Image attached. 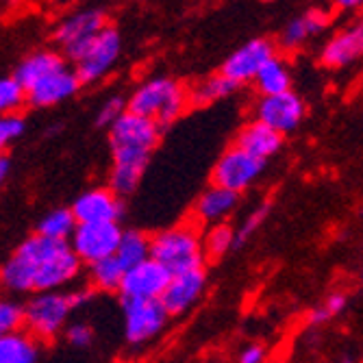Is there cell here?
Wrapping results in <instances>:
<instances>
[{
	"mask_svg": "<svg viewBox=\"0 0 363 363\" xmlns=\"http://www.w3.org/2000/svg\"><path fill=\"white\" fill-rule=\"evenodd\" d=\"M170 313L161 301H122L124 340L130 346H144L157 340L168 326Z\"/></svg>",
	"mask_w": 363,
	"mask_h": 363,
	"instance_id": "obj_7",
	"label": "cell"
},
{
	"mask_svg": "<svg viewBox=\"0 0 363 363\" xmlns=\"http://www.w3.org/2000/svg\"><path fill=\"white\" fill-rule=\"evenodd\" d=\"M148 166H140V163H111V172H109V187L120 196L128 198L133 194L140 183L144 181Z\"/></svg>",
	"mask_w": 363,
	"mask_h": 363,
	"instance_id": "obj_28",
	"label": "cell"
},
{
	"mask_svg": "<svg viewBox=\"0 0 363 363\" xmlns=\"http://www.w3.org/2000/svg\"><path fill=\"white\" fill-rule=\"evenodd\" d=\"M87 301L89 289L85 287L33 294L24 303V328L40 342L55 340L63 335V331L72 322L74 311L81 309Z\"/></svg>",
	"mask_w": 363,
	"mask_h": 363,
	"instance_id": "obj_2",
	"label": "cell"
},
{
	"mask_svg": "<svg viewBox=\"0 0 363 363\" xmlns=\"http://www.w3.org/2000/svg\"><path fill=\"white\" fill-rule=\"evenodd\" d=\"M266 359H268V350L261 344H248L238 354V363H266Z\"/></svg>",
	"mask_w": 363,
	"mask_h": 363,
	"instance_id": "obj_37",
	"label": "cell"
},
{
	"mask_svg": "<svg viewBox=\"0 0 363 363\" xmlns=\"http://www.w3.org/2000/svg\"><path fill=\"white\" fill-rule=\"evenodd\" d=\"M128 111V98L116 94V96H109L107 101L101 105L96 113V126H105V128H111L124 113Z\"/></svg>",
	"mask_w": 363,
	"mask_h": 363,
	"instance_id": "obj_35",
	"label": "cell"
},
{
	"mask_svg": "<svg viewBox=\"0 0 363 363\" xmlns=\"http://www.w3.org/2000/svg\"><path fill=\"white\" fill-rule=\"evenodd\" d=\"M150 246H152V238L146 235L144 230L126 228L118 244L116 257L120 259V263L126 270H130L140 266V263H144L146 259H150Z\"/></svg>",
	"mask_w": 363,
	"mask_h": 363,
	"instance_id": "obj_26",
	"label": "cell"
},
{
	"mask_svg": "<svg viewBox=\"0 0 363 363\" xmlns=\"http://www.w3.org/2000/svg\"><path fill=\"white\" fill-rule=\"evenodd\" d=\"M277 55V44L270 38H252L224 59L220 72L242 87L244 83H252L263 65Z\"/></svg>",
	"mask_w": 363,
	"mask_h": 363,
	"instance_id": "obj_12",
	"label": "cell"
},
{
	"mask_svg": "<svg viewBox=\"0 0 363 363\" xmlns=\"http://www.w3.org/2000/svg\"><path fill=\"white\" fill-rule=\"evenodd\" d=\"M170 279L172 274L166 268L159 266L155 259H146L126 272L118 294L122 301H161Z\"/></svg>",
	"mask_w": 363,
	"mask_h": 363,
	"instance_id": "obj_14",
	"label": "cell"
},
{
	"mask_svg": "<svg viewBox=\"0 0 363 363\" xmlns=\"http://www.w3.org/2000/svg\"><path fill=\"white\" fill-rule=\"evenodd\" d=\"M26 130V122L20 113L0 116V155L9 150Z\"/></svg>",
	"mask_w": 363,
	"mask_h": 363,
	"instance_id": "obj_34",
	"label": "cell"
},
{
	"mask_svg": "<svg viewBox=\"0 0 363 363\" xmlns=\"http://www.w3.org/2000/svg\"><path fill=\"white\" fill-rule=\"evenodd\" d=\"M24 103H26V89L13 77L0 79V116L18 113V109Z\"/></svg>",
	"mask_w": 363,
	"mask_h": 363,
	"instance_id": "obj_32",
	"label": "cell"
},
{
	"mask_svg": "<svg viewBox=\"0 0 363 363\" xmlns=\"http://www.w3.org/2000/svg\"><path fill=\"white\" fill-rule=\"evenodd\" d=\"M207 289V272L203 270H191L183 272L170 279L166 291L161 296V303L170 313V318L183 315L189 309L196 307V303L203 298V294Z\"/></svg>",
	"mask_w": 363,
	"mask_h": 363,
	"instance_id": "obj_17",
	"label": "cell"
},
{
	"mask_svg": "<svg viewBox=\"0 0 363 363\" xmlns=\"http://www.w3.org/2000/svg\"><path fill=\"white\" fill-rule=\"evenodd\" d=\"M83 87L79 74L68 63H63L61 68L46 74L42 81H38L30 89H26V103L35 109H48L63 101L72 98Z\"/></svg>",
	"mask_w": 363,
	"mask_h": 363,
	"instance_id": "obj_15",
	"label": "cell"
},
{
	"mask_svg": "<svg viewBox=\"0 0 363 363\" xmlns=\"http://www.w3.org/2000/svg\"><path fill=\"white\" fill-rule=\"evenodd\" d=\"M126 268L120 263V259L113 255L109 259H103L87 268V281L98 291H120L122 281L126 277Z\"/></svg>",
	"mask_w": 363,
	"mask_h": 363,
	"instance_id": "obj_27",
	"label": "cell"
},
{
	"mask_svg": "<svg viewBox=\"0 0 363 363\" xmlns=\"http://www.w3.org/2000/svg\"><path fill=\"white\" fill-rule=\"evenodd\" d=\"M363 57V16H359L350 26L337 30L326 40L320 50V61L324 68L340 70Z\"/></svg>",
	"mask_w": 363,
	"mask_h": 363,
	"instance_id": "obj_16",
	"label": "cell"
},
{
	"mask_svg": "<svg viewBox=\"0 0 363 363\" xmlns=\"http://www.w3.org/2000/svg\"><path fill=\"white\" fill-rule=\"evenodd\" d=\"M72 213L79 224L113 222L120 224L124 216V198H120L109 185L85 189L72 203Z\"/></svg>",
	"mask_w": 363,
	"mask_h": 363,
	"instance_id": "obj_13",
	"label": "cell"
},
{
	"mask_svg": "<svg viewBox=\"0 0 363 363\" xmlns=\"http://www.w3.org/2000/svg\"><path fill=\"white\" fill-rule=\"evenodd\" d=\"M252 87L257 89L259 96H279L291 91V72L287 61L281 55L270 59L252 81Z\"/></svg>",
	"mask_w": 363,
	"mask_h": 363,
	"instance_id": "obj_24",
	"label": "cell"
},
{
	"mask_svg": "<svg viewBox=\"0 0 363 363\" xmlns=\"http://www.w3.org/2000/svg\"><path fill=\"white\" fill-rule=\"evenodd\" d=\"M205 242V255L207 259H222L228 252H233L238 248V235H235V228L230 224H216L209 226L203 235Z\"/></svg>",
	"mask_w": 363,
	"mask_h": 363,
	"instance_id": "obj_29",
	"label": "cell"
},
{
	"mask_svg": "<svg viewBox=\"0 0 363 363\" xmlns=\"http://www.w3.org/2000/svg\"><path fill=\"white\" fill-rule=\"evenodd\" d=\"M359 281L363 283V268H361V272H359Z\"/></svg>",
	"mask_w": 363,
	"mask_h": 363,
	"instance_id": "obj_40",
	"label": "cell"
},
{
	"mask_svg": "<svg viewBox=\"0 0 363 363\" xmlns=\"http://www.w3.org/2000/svg\"><path fill=\"white\" fill-rule=\"evenodd\" d=\"M189 107V87L174 77H152L128 96V111L152 120L163 130L172 126Z\"/></svg>",
	"mask_w": 363,
	"mask_h": 363,
	"instance_id": "obj_3",
	"label": "cell"
},
{
	"mask_svg": "<svg viewBox=\"0 0 363 363\" xmlns=\"http://www.w3.org/2000/svg\"><path fill=\"white\" fill-rule=\"evenodd\" d=\"M109 26L107 11L101 7L81 9L68 18H63L55 28V44L59 46L61 55L70 61H79L89 44L101 35Z\"/></svg>",
	"mask_w": 363,
	"mask_h": 363,
	"instance_id": "obj_6",
	"label": "cell"
},
{
	"mask_svg": "<svg viewBox=\"0 0 363 363\" xmlns=\"http://www.w3.org/2000/svg\"><path fill=\"white\" fill-rule=\"evenodd\" d=\"M122 55V38L116 26H107L101 35H98L89 48L83 52V57L74 63V70L83 85H91L103 81L118 63Z\"/></svg>",
	"mask_w": 363,
	"mask_h": 363,
	"instance_id": "obj_10",
	"label": "cell"
},
{
	"mask_svg": "<svg viewBox=\"0 0 363 363\" xmlns=\"http://www.w3.org/2000/svg\"><path fill=\"white\" fill-rule=\"evenodd\" d=\"M240 205V194L224 189L220 185H211L209 189H205L191 209L194 216V224L198 226H216V224H224L230 216L235 213Z\"/></svg>",
	"mask_w": 363,
	"mask_h": 363,
	"instance_id": "obj_19",
	"label": "cell"
},
{
	"mask_svg": "<svg viewBox=\"0 0 363 363\" xmlns=\"http://www.w3.org/2000/svg\"><path fill=\"white\" fill-rule=\"evenodd\" d=\"M268 216H270V205H268V203L257 205L255 209H250V211L244 216L242 224L235 228V235H238V248H240V246H244L246 242H250V240L255 238L257 230H259L263 224H266Z\"/></svg>",
	"mask_w": 363,
	"mask_h": 363,
	"instance_id": "obj_33",
	"label": "cell"
},
{
	"mask_svg": "<svg viewBox=\"0 0 363 363\" xmlns=\"http://www.w3.org/2000/svg\"><path fill=\"white\" fill-rule=\"evenodd\" d=\"M331 363H357L354 361V357L352 354H342V357H337L335 361H331Z\"/></svg>",
	"mask_w": 363,
	"mask_h": 363,
	"instance_id": "obj_39",
	"label": "cell"
},
{
	"mask_svg": "<svg viewBox=\"0 0 363 363\" xmlns=\"http://www.w3.org/2000/svg\"><path fill=\"white\" fill-rule=\"evenodd\" d=\"M240 89L238 83H233L222 72L209 74L201 81L189 85V107H209L220 101H226Z\"/></svg>",
	"mask_w": 363,
	"mask_h": 363,
	"instance_id": "obj_22",
	"label": "cell"
},
{
	"mask_svg": "<svg viewBox=\"0 0 363 363\" xmlns=\"http://www.w3.org/2000/svg\"><path fill=\"white\" fill-rule=\"evenodd\" d=\"M263 170H266V161L244 152L238 146H230L216 161L211 181L213 185H220L242 196V191L250 189L259 181Z\"/></svg>",
	"mask_w": 363,
	"mask_h": 363,
	"instance_id": "obj_8",
	"label": "cell"
},
{
	"mask_svg": "<svg viewBox=\"0 0 363 363\" xmlns=\"http://www.w3.org/2000/svg\"><path fill=\"white\" fill-rule=\"evenodd\" d=\"M163 128L152 120L126 111L109 128L111 163H140L148 166L152 150L159 146Z\"/></svg>",
	"mask_w": 363,
	"mask_h": 363,
	"instance_id": "obj_5",
	"label": "cell"
},
{
	"mask_svg": "<svg viewBox=\"0 0 363 363\" xmlns=\"http://www.w3.org/2000/svg\"><path fill=\"white\" fill-rule=\"evenodd\" d=\"M65 61V57L57 50H38L28 55L13 72V79L24 87V89H30L38 81H42L46 74H50L52 70L61 68Z\"/></svg>",
	"mask_w": 363,
	"mask_h": 363,
	"instance_id": "obj_21",
	"label": "cell"
},
{
	"mask_svg": "<svg viewBox=\"0 0 363 363\" xmlns=\"http://www.w3.org/2000/svg\"><path fill=\"white\" fill-rule=\"evenodd\" d=\"M259 3H266L268 5V3H274V0H259Z\"/></svg>",
	"mask_w": 363,
	"mask_h": 363,
	"instance_id": "obj_41",
	"label": "cell"
},
{
	"mask_svg": "<svg viewBox=\"0 0 363 363\" xmlns=\"http://www.w3.org/2000/svg\"><path fill=\"white\" fill-rule=\"evenodd\" d=\"M24 328V305L11 296H0V337Z\"/></svg>",
	"mask_w": 363,
	"mask_h": 363,
	"instance_id": "obj_31",
	"label": "cell"
},
{
	"mask_svg": "<svg viewBox=\"0 0 363 363\" xmlns=\"http://www.w3.org/2000/svg\"><path fill=\"white\" fill-rule=\"evenodd\" d=\"M81 270L83 263L70 242H55L35 233L26 238L0 266V291L26 296L70 289Z\"/></svg>",
	"mask_w": 363,
	"mask_h": 363,
	"instance_id": "obj_1",
	"label": "cell"
},
{
	"mask_svg": "<svg viewBox=\"0 0 363 363\" xmlns=\"http://www.w3.org/2000/svg\"><path fill=\"white\" fill-rule=\"evenodd\" d=\"M63 337L72 348L83 350L94 344V328H91V324H87L83 320H72L68 324V328L63 331Z\"/></svg>",
	"mask_w": 363,
	"mask_h": 363,
	"instance_id": "obj_36",
	"label": "cell"
},
{
	"mask_svg": "<svg viewBox=\"0 0 363 363\" xmlns=\"http://www.w3.org/2000/svg\"><path fill=\"white\" fill-rule=\"evenodd\" d=\"M77 226H79V222L70 207H57L40 218L35 233L42 238H48V240H55V242H70Z\"/></svg>",
	"mask_w": 363,
	"mask_h": 363,
	"instance_id": "obj_25",
	"label": "cell"
},
{
	"mask_svg": "<svg viewBox=\"0 0 363 363\" xmlns=\"http://www.w3.org/2000/svg\"><path fill=\"white\" fill-rule=\"evenodd\" d=\"M307 103L294 89L279 96H259L255 103V120L268 124L277 133H294L305 122Z\"/></svg>",
	"mask_w": 363,
	"mask_h": 363,
	"instance_id": "obj_11",
	"label": "cell"
},
{
	"mask_svg": "<svg viewBox=\"0 0 363 363\" xmlns=\"http://www.w3.org/2000/svg\"><path fill=\"white\" fill-rule=\"evenodd\" d=\"M348 307V296L344 291H333V294H328L326 298L322 303H318L311 313H309V324L311 326H322L326 322H331L335 320L342 311H346Z\"/></svg>",
	"mask_w": 363,
	"mask_h": 363,
	"instance_id": "obj_30",
	"label": "cell"
},
{
	"mask_svg": "<svg viewBox=\"0 0 363 363\" xmlns=\"http://www.w3.org/2000/svg\"><path fill=\"white\" fill-rule=\"evenodd\" d=\"M150 238H152L150 259H155L172 277L205 268L207 255H205L203 233L198 224L181 222L170 228L159 230V233Z\"/></svg>",
	"mask_w": 363,
	"mask_h": 363,
	"instance_id": "obj_4",
	"label": "cell"
},
{
	"mask_svg": "<svg viewBox=\"0 0 363 363\" xmlns=\"http://www.w3.org/2000/svg\"><path fill=\"white\" fill-rule=\"evenodd\" d=\"M331 5H333L337 11H346V13L363 11V0H331Z\"/></svg>",
	"mask_w": 363,
	"mask_h": 363,
	"instance_id": "obj_38",
	"label": "cell"
},
{
	"mask_svg": "<svg viewBox=\"0 0 363 363\" xmlns=\"http://www.w3.org/2000/svg\"><path fill=\"white\" fill-rule=\"evenodd\" d=\"M328 24H331V13L326 9H320V7L307 9L305 13L289 20L283 26V30L279 33L277 46L283 52H296L303 46H307L313 38H318L320 33H324Z\"/></svg>",
	"mask_w": 363,
	"mask_h": 363,
	"instance_id": "obj_18",
	"label": "cell"
},
{
	"mask_svg": "<svg viewBox=\"0 0 363 363\" xmlns=\"http://www.w3.org/2000/svg\"><path fill=\"white\" fill-rule=\"evenodd\" d=\"M233 146H238L244 152L268 163L283 148V135L277 133V130L270 128L268 124H263L252 118L238 130V138H235Z\"/></svg>",
	"mask_w": 363,
	"mask_h": 363,
	"instance_id": "obj_20",
	"label": "cell"
},
{
	"mask_svg": "<svg viewBox=\"0 0 363 363\" xmlns=\"http://www.w3.org/2000/svg\"><path fill=\"white\" fill-rule=\"evenodd\" d=\"M42 342L26 328L0 337V363H40Z\"/></svg>",
	"mask_w": 363,
	"mask_h": 363,
	"instance_id": "obj_23",
	"label": "cell"
},
{
	"mask_svg": "<svg viewBox=\"0 0 363 363\" xmlns=\"http://www.w3.org/2000/svg\"><path fill=\"white\" fill-rule=\"evenodd\" d=\"M122 233H124V228H120V224H113V222L79 224L74 235L70 238V246L74 255L81 259L83 266L89 268L94 263L116 255Z\"/></svg>",
	"mask_w": 363,
	"mask_h": 363,
	"instance_id": "obj_9",
	"label": "cell"
}]
</instances>
